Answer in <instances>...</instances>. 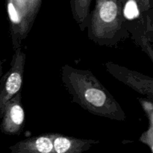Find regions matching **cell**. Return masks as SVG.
<instances>
[{
  "mask_svg": "<svg viewBox=\"0 0 153 153\" xmlns=\"http://www.w3.org/2000/svg\"><path fill=\"white\" fill-rule=\"evenodd\" d=\"M61 76L73 103L97 116L125 121L126 115L122 106L91 70L65 64Z\"/></svg>",
  "mask_w": 153,
  "mask_h": 153,
  "instance_id": "1",
  "label": "cell"
},
{
  "mask_svg": "<svg viewBox=\"0 0 153 153\" xmlns=\"http://www.w3.org/2000/svg\"><path fill=\"white\" fill-rule=\"evenodd\" d=\"M87 28L88 38L101 46L114 47L128 38L120 0H97Z\"/></svg>",
  "mask_w": 153,
  "mask_h": 153,
  "instance_id": "2",
  "label": "cell"
},
{
  "mask_svg": "<svg viewBox=\"0 0 153 153\" xmlns=\"http://www.w3.org/2000/svg\"><path fill=\"white\" fill-rule=\"evenodd\" d=\"M13 48L21 47L38 12L41 0H7Z\"/></svg>",
  "mask_w": 153,
  "mask_h": 153,
  "instance_id": "3",
  "label": "cell"
},
{
  "mask_svg": "<svg viewBox=\"0 0 153 153\" xmlns=\"http://www.w3.org/2000/svg\"><path fill=\"white\" fill-rule=\"evenodd\" d=\"M25 58L26 56L22 48L15 49L10 68L0 80V119L6 104L21 91Z\"/></svg>",
  "mask_w": 153,
  "mask_h": 153,
  "instance_id": "4",
  "label": "cell"
},
{
  "mask_svg": "<svg viewBox=\"0 0 153 153\" xmlns=\"http://www.w3.org/2000/svg\"><path fill=\"white\" fill-rule=\"evenodd\" d=\"M106 70L118 80L140 94L153 100V78L124 66L108 62L104 64Z\"/></svg>",
  "mask_w": 153,
  "mask_h": 153,
  "instance_id": "5",
  "label": "cell"
},
{
  "mask_svg": "<svg viewBox=\"0 0 153 153\" xmlns=\"http://www.w3.org/2000/svg\"><path fill=\"white\" fill-rule=\"evenodd\" d=\"M0 130L7 135H19L25 125V110L22 104V92L7 104L0 119Z\"/></svg>",
  "mask_w": 153,
  "mask_h": 153,
  "instance_id": "6",
  "label": "cell"
},
{
  "mask_svg": "<svg viewBox=\"0 0 153 153\" xmlns=\"http://www.w3.org/2000/svg\"><path fill=\"white\" fill-rule=\"evenodd\" d=\"M134 43L147 54L153 61V21L152 14H146L140 19L126 26Z\"/></svg>",
  "mask_w": 153,
  "mask_h": 153,
  "instance_id": "7",
  "label": "cell"
},
{
  "mask_svg": "<svg viewBox=\"0 0 153 153\" xmlns=\"http://www.w3.org/2000/svg\"><path fill=\"white\" fill-rule=\"evenodd\" d=\"M10 153H54L53 133L26 138L9 147Z\"/></svg>",
  "mask_w": 153,
  "mask_h": 153,
  "instance_id": "8",
  "label": "cell"
},
{
  "mask_svg": "<svg viewBox=\"0 0 153 153\" xmlns=\"http://www.w3.org/2000/svg\"><path fill=\"white\" fill-rule=\"evenodd\" d=\"M99 142L100 141L95 140L81 139L53 133L54 153H84Z\"/></svg>",
  "mask_w": 153,
  "mask_h": 153,
  "instance_id": "9",
  "label": "cell"
},
{
  "mask_svg": "<svg viewBox=\"0 0 153 153\" xmlns=\"http://www.w3.org/2000/svg\"><path fill=\"white\" fill-rule=\"evenodd\" d=\"M92 0H71L73 16L81 31H85L88 26L91 16V3Z\"/></svg>",
  "mask_w": 153,
  "mask_h": 153,
  "instance_id": "10",
  "label": "cell"
},
{
  "mask_svg": "<svg viewBox=\"0 0 153 153\" xmlns=\"http://www.w3.org/2000/svg\"><path fill=\"white\" fill-rule=\"evenodd\" d=\"M138 101L140 102L143 111L146 116V118L149 122V127L153 128V103L152 100L145 98H138Z\"/></svg>",
  "mask_w": 153,
  "mask_h": 153,
  "instance_id": "11",
  "label": "cell"
},
{
  "mask_svg": "<svg viewBox=\"0 0 153 153\" xmlns=\"http://www.w3.org/2000/svg\"><path fill=\"white\" fill-rule=\"evenodd\" d=\"M139 140L148 146L153 153V128H148L147 130L142 134Z\"/></svg>",
  "mask_w": 153,
  "mask_h": 153,
  "instance_id": "12",
  "label": "cell"
}]
</instances>
